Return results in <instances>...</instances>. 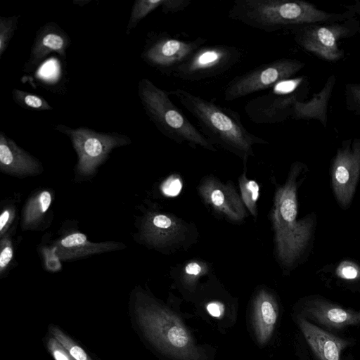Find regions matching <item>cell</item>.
Wrapping results in <instances>:
<instances>
[{"label": "cell", "mask_w": 360, "mask_h": 360, "mask_svg": "<svg viewBox=\"0 0 360 360\" xmlns=\"http://www.w3.org/2000/svg\"><path fill=\"white\" fill-rule=\"evenodd\" d=\"M306 165L301 162L292 164L285 184L276 188L271 211L276 256L288 269L295 266L304 258L311 245L316 217L308 214L297 219V188Z\"/></svg>", "instance_id": "cell-1"}, {"label": "cell", "mask_w": 360, "mask_h": 360, "mask_svg": "<svg viewBox=\"0 0 360 360\" xmlns=\"http://www.w3.org/2000/svg\"><path fill=\"white\" fill-rule=\"evenodd\" d=\"M131 322L150 344L179 360H200L202 354L181 320L136 287L129 302Z\"/></svg>", "instance_id": "cell-2"}, {"label": "cell", "mask_w": 360, "mask_h": 360, "mask_svg": "<svg viewBox=\"0 0 360 360\" xmlns=\"http://www.w3.org/2000/svg\"><path fill=\"white\" fill-rule=\"evenodd\" d=\"M168 93L194 117L201 133L210 143L238 156L244 164L254 155L255 144L268 143L266 140L250 133L243 126L238 112L185 89H176Z\"/></svg>", "instance_id": "cell-3"}, {"label": "cell", "mask_w": 360, "mask_h": 360, "mask_svg": "<svg viewBox=\"0 0 360 360\" xmlns=\"http://www.w3.org/2000/svg\"><path fill=\"white\" fill-rule=\"evenodd\" d=\"M355 16L347 11L327 12L310 2L301 0H236L228 14L231 20L266 32L344 21Z\"/></svg>", "instance_id": "cell-4"}, {"label": "cell", "mask_w": 360, "mask_h": 360, "mask_svg": "<svg viewBox=\"0 0 360 360\" xmlns=\"http://www.w3.org/2000/svg\"><path fill=\"white\" fill-rule=\"evenodd\" d=\"M138 96L149 119L165 136L177 143L201 147L216 152L217 148L172 101L168 91L148 78L138 84Z\"/></svg>", "instance_id": "cell-5"}, {"label": "cell", "mask_w": 360, "mask_h": 360, "mask_svg": "<svg viewBox=\"0 0 360 360\" xmlns=\"http://www.w3.org/2000/svg\"><path fill=\"white\" fill-rule=\"evenodd\" d=\"M55 129L67 136L75 149L77 160L75 167V181L89 180L109 158L113 149L129 145L131 139L117 132H97L85 127L71 128L60 124Z\"/></svg>", "instance_id": "cell-6"}, {"label": "cell", "mask_w": 360, "mask_h": 360, "mask_svg": "<svg viewBox=\"0 0 360 360\" xmlns=\"http://www.w3.org/2000/svg\"><path fill=\"white\" fill-rule=\"evenodd\" d=\"M296 44L303 50L325 61L335 63L345 56L339 41L360 33L355 18L344 21L299 26L291 30Z\"/></svg>", "instance_id": "cell-7"}, {"label": "cell", "mask_w": 360, "mask_h": 360, "mask_svg": "<svg viewBox=\"0 0 360 360\" xmlns=\"http://www.w3.org/2000/svg\"><path fill=\"white\" fill-rule=\"evenodd\" d=\"M135 225L134 240L148 248L166 252L186 242L190 233L188 224L167 212L153 208L142 210Z\"/></svg>", "instance_id": "cell-8"}, {"label": "cell", "mask_w": 360, "mask_h": 360, "mask_svg": "<svg viewBox=\"0 0 360 360\" xmlns=\"http://www.w3.org/2000/svg\"><path fill=\"white\" fill-rule=\"evenodd\" d=\"M305 63L297 59L283 58L260 65L233 77L226 86L224 98L227 101L274 87L295 76Z\"/></svg>", "instance_id": "cell-9"}, {"label": "cell", "mask_w": 360, "mask_h": 360, "mask_svg": "<svg viewBox=\"0 0 360 360\" xmlns=\"http://www.w3.org/2000/svg\"><path fill=\"white\" fill-rule=\"evenodd\" d=\"M243 51L226 44H205L195 50L172 76L187 82H199L223 75L240 62Z\"/></svg>", "instance_id": "cell-10"}, {"label": "cell", "mask_w": 360, "mask_h": 360, "mask_svg": "<svg viewBox=\"0 0 360 360\" xmlns=\"http://www.w3.org/2000/svg\"><path fill=\"white\" fill-rule=\"evenodd\" d=\"M207 41L201 37L184 39L166 32H153L146 39L141 58L161 74L172 76L176 69Z\"/></svg>", "instance_id": "cell-11"}, {"label": "cell", "mask_w": 360, "mask_h": 360, "mask_svg": "<svg viewBox=\"0 0 360 360\" xmlns=\"http://www.w3.org/2000/svg\"><path fill=\"white\" fill-rule=\"evenodd\" d=\"M330 174L337 202L342 209H347L360 177V138L342 142L332 160Z\"/></svg>", "instance_id": "cell-12"}, {"label": "cell", "mask_w": 360, "mask_h": 360, "mask_svg": "<svg viewBox=\"0 0 360 360\" xmlns=\"http://www.w3.org/2000/svg\"><path fill=\"white\" fill-rule=\"evenodd\" d=\"M298 99L301 96L295 86L291 90H282L278 84L273 90L250 100L245 105V111L255 124H278L291 118L294 104Z\"/></svg>", "instance_id": "cell-13"}, {"label": "cell", "mask_w": 360, "mask_h": 360, "mask_svg": "<svg viewBox=\"0 0 360 360\" xmlns=\"http://www.w3.org/2000/svg\"><path fill=\"white\" fill-rule=\"evenodd\" d=\"M64 222L53 239L58 255L62 262H68L85 259L96 255L122 250L127 248L122 242L108 240L94 243L73 227V221Z\"/></svg>", "instance_id": "cell-14"}, {"label": "cell", "mask_w": 360, "mask_h": 360, "mask_svg": "<svg viewBox=\"0 0 360 360\" xmlns=\"http://www.w3.org/2000/svg\"><path fill=\"white\" fill-rule=\"evenodd\" d=\"M199 195L219 216L233 222H242L247 212L232 183H221L213 176L204 178L198 186Z\"/></svg>", "instance_id": "cell-15"}, {"label": "cell", "mask_w": 360, "mask_h": 360, "mask_svg": "<svg viewBox=\"0 0 360 360\" xmlns=\"http://www.w3.org/2000/svg\"><path fill=\"white\" fill-rule=\"evenodd\" d=\"M70 44V37L57 23L49 22L44 24L36 32L30 56L22 68L23 72L30 73L35 70L51 53L66 57Z\"/></svg>", "instance_id": "cell-16"}, {"label": "cell", "mask_w": 360, "mask_h": 360, "mask_svg": "<svg viewBox=\"0 0 360 360\" xmlns=\"http://www.w3.org/2000/svg\"><path fill=\"white\" fill-rule=\"evenodd\" d=\"M0 172L13 177L25 179L41 174L44 167L38 158L1 131Z\"/></svg>", "instance_id": "cell-17"}, {"label": "cell", "mask_w": 360, "mask_h": 360, "mask_svg": "<svg viewBox=\"0 0 360 360\" xmlns=\"http://www.w3.org/2000/svg\"><path fill=\"white\" fill-rule=\"evenodd\" d=\"M54 192L50 188H37L26 199L20 214L22 231H43L53 219L51 210Z\"/></svg>", "instance_id": "cell-18"}, {"label": "cell", "mask_w": 360, "mask_h": 360, "mask_svg": "<svg viewBox=\"0 0 360 360\" xmlns=\"http://www.w3.org/2000/svg\"><path fill=\"white\" fill-rule=\"evenodd\" d=\"M300 328L309 345L319 360H340L341 353L349 342L316 326L304 319Z\"/></svg>", "instance_id": "cell-19"}, {"label": "cell", "mask_w": 360, "mask_h": 360, "mask_svg": "<svg viewBox=\"0 0 360 360\" xmlns=\"http://www.w3.org/2000/svg\"><path fill=\"white\" fill-rule=\"evenodd\" d=\"M278 308L275 297L269 291L261 290L253 302L252 322L255 335L260 345L271 338L278 319Z\"/></svg>", "instance_id": "cell-20"}, {"label": "cell", "mask_w": 360, "mask_h": 360, "mask_svg": "<svg viewBox=\"0 0 360 360\" xmlns=\"http://www.w3.org/2000/svg\"><path fill=\"white\" fill-rule=\"evenodd\" d=\"M307 312L317 322L333 328L360 323V311H355L321 299L307 303Z\"/></svg>", "instance_id": "cell-21"}, {"label": "cell", "mask_w": 360, "mask_h": 360, "mask_svg": "<svg viewBox=\"0 0 360 360\" xmlns=\"http://www.w3.org/2000/svg\"><path fill=\"white\" fill-rule=\"evenodd\" d=\"M335 82V75H331L322 89L309 101L297 100L293 106L291 118L296 120H316L326 128L328 124V105Z\"/></svg>", "instance_id": "cell-22"}, {"label": "cell", "mask_w": 360, "mask_h": 360, "mask_svg": "<svg viewBox=\"0 0 360 360\" xmlns=\"http://www.w3.org/2000/svg\"><path fill=\"white\" fill-rule=\"evenodd\" d=\"M21 199L20 193H15L8 196L1 202L0 213V237L11 231L17 229L20 223L18 207Z\"/></svg>", "instance_id": "cell-23"}, {"label": "cell", "mask_w": 360, "mask_h": 360, "mask_svg": "<svg viewBox=\"0 0 360 360\" xmlns=\"http://www.w3.org/2000/svg\"><path fill=\"white\" fill-rule=\"evenodd\" d=\"M49 233L44 235L39 244L37 251L41 259L44 269L50 273H56L62 269V261L58 252L57 247Z\"/></svg>", "instance_id": "cell-24"}, {"label": "cell", "mask_w": 360, "mask_h": 360, "mask_svg": "<svg viewBox=\"0 0 360 360\" xmlns=\"http://www.w3.org/2000/svg\"><path fill=\"white\" fill-rule=\"evenodd\" d=\"M240 198L253 217H257V202L259 195V186L257 181L246 176V169L238 179Z\"/></svg>", "instance_id": "cell-25"}, {"label": "cell", "mask_w": 360, "mask_h": 360, "mask_svg": "<svg viewBox=\"0 0 360 360\" xmlns=\"http://www.w3.org/2000/svg\"><path fill=\"white\" fill-rule=\"evenodd\" d=\"M16 231H11L0 237V277L3 278L14 267L15 244L13 236Z\"/></svg>", "instance_id": "cell-26"}, {"label": "cell", "mask_w": 360, "mask_h": 360, "mask_svg": "<svg viewBox=\"0 0 360 360\" xmlns=\"http://www.w3.org/2000/svg\"><path fill=\"white\" fill-rule=\"evenodd\" d=\"M48 333L54 337L75 360H93L85 349L74 339L54 324H49Z\"/></svg>", "instance_id": "cell-27"}, {"label": "cell", "mask_w": 360, "mask_h": 360, "mask_svg": "<svg viewBox=\"0 0 360 360\" xmlns=\"http://www.w3.org/2000/svg\"><path fill=\"white\" fill-rule=\"evenodd\" d=\"M165 0H136L134 1L127 26L126 34H129L141 20L158 7H162Z\"/></svg>", "instance_id": "cell-28"}, {"label": "cell", "mask_w": 360, "mask_h": 360, "mask_svg": "<svg viewBox=\"0 0 360 360\" xmlns=\"http://www.w3.org/2000/svg\"><path fill=\"white\" fill-rule=\"evenodd\" d=\"M11 95L14 102L22 108L37 111L53 109L48 102L40 96L18 89H13Z\"/></svg>", "instance_id": "cell-29"}, {"label": "cell", "mask_w": 360, "mask_h": 360, "mask_svg": "<svg viewBox=\"0 0 360 360\" xmlns=\"http://www.w3.org/2000/svg\"><path fill=\"white\" fill-rule=\"evenodd\" d=\"M19 18V15L9 17L0 16V58L6 51L17 30Z\"/></svg>", "instance_id": "cell-30"}, {"label": "cell", "mask_w": 360, "mask_h": 360, "mask_svg": "<svg viewBox=\"0 0 360 360\" xmlns=\"http://www.w3.org/2000/svg\"><path fill=\"white\" fill-rule=\"evenodd\" d=\"M208 270L205 262L193 260L186 263L182 269L183 282L188 286H193L195 282Z\"/></svg>", "instance_id": "cell-31"}, {"label": "cell", "mask_w": 360, "mask_h": 360, "mask_svg": "<svg viewBox=\"0 0 360 360\" xmlns=\"http://www.w3.org/2000/svg\"><path fill=\"white\" fill-rule=\"evenodd\" d=\"M345 97L347 109L354 115H360V83H347Z\"/></svg>", "instance_id": "cell-32"}, {"label": "cell", "mask_w": 360, "mask_h": 360, "mask_svg": "<svg viewBox=\"0 0 360 360\" xmlns=\"http://www.w3.org/2000/svg\"><path fill=\"white\" fill-rule=\"evenodd\" d=\"M44 344L54 360H75L66 349L49 333Z\"/></svg>", "instance_id": "cell-33"}, {"label": "cell", "mask_w": 360, "mask_h": 360, "mask_svg": "<svg viewBox=\"0 0 360 360\" xmlns=\"http://www.w3.org/2000/svg\"><path fill=\"white\" fill-rule=\"evenodd\" d=\"M338 276L346 280H354L360 277V269L353 262H344L337 270Z\"/></svg>", "instance_id": "cell-34"}, {"label": "cell", "mask_w": 360, "mask_h": 360, "mask_svg": "<svg viewBox=\"0 0 360 360\" xmlns=\"http://www.w3.org/2000/svg\"><path fill=\"white\" fill-rule=\"evenodd\" d=\"M182 183L179 176L172 175L167 178L162 186V191L167 196H175L179 193Z\"/></svg>", "instance_id": "cell-35"}, {"label": "cell", "mask_w": 360, "mask_h": 360, "mask_svg": "<svg viewBox=\"0 0 360 360\" xmlns=\"http://www.w3.org/2000/svg\"><path fill=\"white\" fill-rule=\"evenodd\" d=\"M191 2V0H165L162 11L165 14L178 13L185 10Z\"/></svg>", "instance_id": "cell-36"}, {"label": "cell", "mask_w": 360, "mask_h": 360, "mask_svg": "<svg viewBox=\"0 0 360 360\" xmlns=\"http://www.w3.org/2000/svg\"><path fill=\"white\" fill-rule=\"evenodd\" d=\"M207 311L208 313L216 318H221L224 313V304L218 301H214L209 302L206 306Z\"/></svg>", "instance_id": "cell-37"}, {"label": "cell", "mask_w": 360, "mask_h": 360, "mask_svg": "<svg viewBox=\"0 0 360 360\" xmlns=\"http://www.w3.org/2000/svg\"><path fill=\"white\" fill-rule=\"evenodd\" d=\"M346 11L354 15H360V1H356L354 4L345 6Z\"/></svg>", "instance_id": "cell-38"}]
</instances>
